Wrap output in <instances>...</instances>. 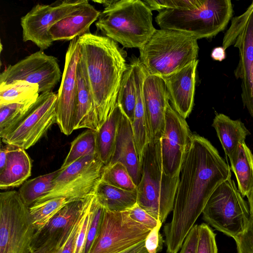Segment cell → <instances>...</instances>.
Listing matches in <instances>:
<instances>
[{
  "label": "cell",
  "instance_id": "cell-1",
  "mask_svg": "<svg viewBox=\"0 0 253 253\" xmlns=\"http://www.w3.org/2000/svg\"><path fill=\"white\" fill-rule=\"evenodd\" d=\"M170 222L164 233L167 253H177L211 195L231 177V168L206 138L193 134L182 164Z\"/></svg>",
  "mask_w": 253,
  "mask_h": 253
},
{
  "label": "cell",
  "instance_id": "cell-2",
  "mask_svg": "<svg viewBox=\"0 0 253 253\" xmlns=\"http://www.w3.org/2000/svg\"><path fill=\"white\" fill-rule=\"evenodd\" d=\"M78 42L100 127L117 104L127 65L123 51L108 37L88 32L79 37Z\"/></svg>",
  "mask_w": 253,
  "mask_h": 253
},
{
  "label": "cell",
  "instance_id": "cell-3",
  "mask_svg": "<svg viewBox=\"0 0 253 253\" xmlns=\"http://www.w3.org/2000/svg\"><path fill=\"white\" fill-rule=\"evenodd\" d=\"M139 160L142 177L137 186L136 204L163 223L173 210L180 176L171 177L165 172L160 139L149 142Z\"/></svg>",
  "mask_w": 253,
  "mask_h": 253
},
{
  "label": "cell",
  "instance_id": "cell-4",
  "mask_svg": "<svg viewBox=\"0 0 253 253\" xmlns=\"http://www.w3.org/2000/svg\"><path fill=\"white\" fill-rule=\"evenodd\" d=\"M152 11L140 0H113L95 26L105 37L127 48L139 49L156 31Z\"/></svg>",
  "mask_w": 253,
  "mask_h": 253
},
{
  "label": "cell",
  "instance_id": "cell-5",
  "mask_svg": "<svg viewBox=\"0 0 253 253\" xmlns=\"http://www.w3.org/2000/svg\"><path fill=\"white\" fill-rule=\"evenodd\" d=\"M197 40L181 31L156 29L139 49V59L148 75L166 77L197 59Z\"/></svg>",
  "mask_w": 253,
  "mask_h": 253
},
{
  "label": "cell",
  "instance_id": "cell-6",
  "mask_svg": "<svg viewBox=\"0 0 253 253\" xmlns=\"http://www.w3.org/2000/svg\"><path fill=\"white\" fill-rule=\"evenodd\" d=\"M233 12L230 0H199L190 9L161 11L155 21L161 29L188 33L198 40L212 38L223 31Z\"/></svg>",
  "mask_w": 253,
  "mask_h": 253
},
{
  "label": "cell",
  "instance_id": "cell-7",
  "mask_svg": "<svg viewBox=\"0 0 253 253\" xmlns=\"http://www.w3.org/2000/svg\"><path fill=\"white\" fill-rule=\"evenodd\" d=\"M202 213L209 224L233 239L246 230L253 219L249 205L231 177L213 191Z\"/></svg>",
  "mask_w": 253,
  "mask_h": 253
},
{
  "label": "cell",
  "instance_id": "cell-8",
  "mask_svg": "<svg viewBox=\"0 0 253 253\" xmlns=\"http://www.w3.org/2000/svg\"><path fill=\"white\" fill-rule=\"evenodd\" d=\"M36 229L18 191L0 193V253H32Z\"/></svg>",
  "mask_w": 253,
  "mask_h": 253
},
{
  "label": "cell",
  "instance_id": "cell-9",
  "mask_svg": "<svg viewBox=\"0 0 253 253\" xmlns=\"http://www.w3.org/2000/svg\"><path fill=\"white\" fill-rule=\"evenodd\" d=\"M57 99L52 91L41 93L17 123L0 133L2 142L24 150L34 145L56 123Z\"/></svg>",
  "mask_w": 253,
  "mask_h": 253
},
{
  "label": "cell",
  "instance_id": "cell-10",
  "mask_svg": "<svg viewBox=\"0 0 253 253\" xmlns=\"http://www.w3.org/2000/svg\"><path fill=\"white\" fill-rule=\"evenodd\" d=\"M151 230L132 219L128 211L105 209L89 253H120L146 239Z\"/></svg>",
  "mask_w": 253,
  "mask_h": 253
},
{
  "label": "cell",
  "instance_id": "cell-11",
  "mask_svg": "<svg viewBox=\"0 0 253 253\" xmlns=\"http://www.w3.org/2000/svg\"><path fill=\"white\" fill-rule=\"evenodd\" d=\"M87 3V0H65L37 4L21 18L23 41L33 42L41 50L48 48L53 42L49 35L51 27Z\"/></svg>",
  "mask_w": 253,
  "mask_h": 253
},
{
  "label": "cell",
  "instance_id": "cell-12",
  "mask_svg": "<svg viewBox=\"0 0 253 253\" xmlns=\"http://www.w3.org/2000/svg\"><path fill=\"white\" fill-rule=\"evenodd\" d=\"M61 76L57 58L40 50L6 67L0 73V86L24 81L38 84L39 93L51 92Z\"/></svg>",
  "mask_w": 253,
  "mask_h": 253
},
{
  "label": "cell",
  "instance_id": "cell-13",
  "mask_svg": "<svg viewBox=\"0 0 253 253\" xmlns=\"http://www.w3.org/2000/svg\"><path fill=\"white\" fill-rule=\"evenodd\" d=\"M192 135L185 119L169 102L160 142L162 166L169 176H180L182 164Z\"/></svg>",
  "mask_w": 253,
  "mask_h": 253
},
{
  "label": "cell",
  "instance_id": "cell-14",
  "mask_svg": "<svg viewBox=\"0 0 253 253\" xmlns=\"http://www.w3.org/2000/svg\"><path fill=\"white\" fill-rule=\"evenodd\" d=\"M233 45L239 49V60L234 74L241 80V97L247 95L251 66L253 63V1L241 15L234 17L224 34L222 47Z\"/></svg>",
  "mask_w": 253,
  "mask_h": 253
},
{
  "label": "cell",
  "instance_id": "cell-15",
  "mask_svg": "<svg viewBox=\"0 0 253 253\" xmlns=\"http://www.w3.org/2000/svg\"><path fill=\"white\" fill-rule=\"evenodd\" d=\"M79 37L70 42L56 102V124L66 135L74 130L77 93V68L80 56Z\"/></svg>",
  "mask_w": 253,
  "mask_h": 253
},
{
  "label": "cell",
  "instance_id": "cell-16",
  "mask_svg": "<svg viewBox=\"0 0 253 253\" xmlns=\"http://www.w3.org/2000/svg\"><path fill=\"white\" fill-rule=\"evenodd\" d=\"M94 195L69 203L43 228L37 231L32 243V253H48L61 246L67 239L77 219Z\"/></svg>",
  "mask_w": 253,
  "mask_h": 253
},
{
  "label": "cell",
  "instance_id": "cell-17",
  "mask_svg": "<svg viewBox=\"0 0 253 253\" xmlns=\"http://www.w3.org/2000/svg\"><path fill=\"white\" fill-rule=\"evenodd\" d=\"M199 60L169 76L162 77L172 108L185 119L191 113L194 100L196 74Z\"/></svg>",
  "mask_w": 253,
  "mask_h": 253
},
{
  "label": "cell",
  "instance_id": "cell-18",
  "mask_svg": "<svg viewBox=\"0 0 253 253\" xmlns=\"http://www.w3.org/2000/svg\"><path fill=\"white\" fill-rule=\"evenodd\" d=\"M145 106L152 140L162 136L169 98L165 81L161 77L147 73L143 85Z\"/></svg>",
  "mask_w": 253,
  "mask_h": 253
},
{
  "label": "cell",
  "instance_id": "cell-19",
  "mask_svg": "<svg viewBox=\"0 0 253 253\" xmlns=\"http://www.w3.org/2000/svg\"><path fill=\"white\" fill-rule=\"evenodd\" d=\"M116 162H120L126 166L137 186L142 177L140 162L131 123L124 113L120 121L113 154L108 165Z\"/></svg>",
  "mask_w": 253,
  "mask_h": 253
},
{
  "label": "cell",
  "instance_id": "cell-20",
  "mask_svg": "<svg viewBox=\"0 0 253 253\" xmlns=\"http://www.w3.org/2000/svg\"><path fill=\"white\" fill-rule=\"evenodd\" d=\"M99 128L96 109L89 87L83 60L80 56L77 68V93L74 130Z\"/></svg>",
  "mask_w": 253,
  "mask_h": 253
},
{
  "label": "cell",
  "instance_id": "cell-21",
  "mask_svg": "<svg viewBox=\"0 0 253 253\" xmlns=\"http://www.w3.org/2000/svg\"><path fill=\"white\" fill-rule=\"evenodd\" d=\"M100 13L88 2L53 25L49 35L53 42L71 41L88 33Z\"/></svg>",
  "mask_w": 253,
  "mask_h": 253
},
{
  "label": "cell",
  "instance_id": "cell-22",
  "mask_svg": "<svg viewBox=\"0 0 253 253\" xmlns=\"http://www.w3.org/2000/svg\"><path fill=\"white\" fill-rule=\"evenodd\" d=\"M130 64L134 72L137 91L134 116L131 126L136 150L140 157L144 147L152 140L143 94V85L147 73L139 58L131 59Z\"/></svg>",
  "mask_w": 253,
  "mask_h": 253
},
{
  "label": "cell",
  "instance_id": "cell-23",
  "mask_svg": "<svg viewBox=\"0 0 253 253\" xmlns=\"http://www.w3.org/2000/svg\"><path fill=\"white\" fill-rule=\"evenodd\" d=\"M104 167L100 160H97L84 173L64 185L51 190L36 203L58 197L81 198L94 194L101 181Z\"/></svg>",
  "mask_w": 253,
  "mask_h": 253
},
{
  "label": "cell",
  "instance_id": "cell-24",
  "mask_svg": "<svg viewBox=\"0 0 253 253\" xmlns=\"http://www.w3.org/2000/svg\"><path fill=\"white\" fill-rule=\"evenodd\" d=\"M8 147L6 164L0 171L1 189L18 187L31 175V161L25 150L14 145Z\"/></svg>",
  "mask_w": 253,
  "mask_h": 253
},
{
  "label": "cell",
  "instance_id": "cell-25",
  "mask_svg": "<svg viewBox=\"0 0 253 253\" xmlns=\"http://www.w3.org/2000/svg\"><path fill=\"white\" fill-rule=\"evenodd\" d=\"M212 126L227 156L229 158L239 144L245 142L250 134L244 124L239 120H233L223 114H217L213 120Z\"/></svg>",
  "mask_w": 253,
  "mask_h": 253
},
{
  "label": "cell",
  "instance_id": "cell-26",
  "mask_svg": "<svg viewBox=\"0 0 253 253\" xmlns=\"http://www.w3.org/2000/svg\"><path fill=\"white\" fill-rule=\"evenodd\" d=\"M123 114L121 107L117 103L111 114L96 131V153L105 166L109 164L113 156Z\"/></svg>",
  "mask_w": 253,
  "mask_h": 253
},
{
  "label": "cell",
  "instance_id": "cell-27",
  "mask_svg": "<svg viewBox=\"0 0 253 253\" xmlns=\"http://www.w3.org/2000/svg\"><path fill=\"white\" fill-rule=\"evenodd\" d=\"M229 159L238 189L243 197L247 196L253 185V155L245 142L239 144Z\"/></svg>",
  "mask_w": 253,
  "mask_h": 253
},
{
  "label": "cell",
  "instance_id": "cell-28",
  "mask_svg": "<svg viewBox=\"0 0 253 253\" xmlns=\"http://www.w3.org/2000/svg\"><path fill=\"white\" fill-rule=\"evenodd\" d=\"M94 195L98 203L106 210L121 212L128 211L137 202V192L129 191L106 184L101 180Z\"/></svg>",
  "mask_w": 253,
  "mask_h": 253
},
{
  "label": "cell",
  "instance_id": "cell-29",
  "mask_svg": "<svg viewBox=\"0 0 253 253\" xmlns=\"http://www.w3.org/2000/svg\"><path fill=\"white\" fill-rule=\"evenodd\" d=\"M82 198L58 197L35 203L29 210L36 231L43 228L66 205Z\"/></svg>",
  "mask_w": 253,
  "mask_h": 253
},
{
  "label": "cell",
  "instance_id": "cell-30",
  "mask_svg": "<svg viewBox=\"0 0 253 253\" xmlns=\"http://www.w3.org/2000/svg\"><path fill=\"white\" fill-rule=\"evenodd\" d=\"M60 169L24 182L18 191L25 204L30 207L53 188V182Z\"/></svg>",
  "mask_w": 253,
  "mask_h": 253
},
{
  "label": "cell",
  "instance_id": "cell-31",
  "mask_svg": "<svg viewBox=\"0 0 253 253\" xmlns=\"http://www.w3.org/2000/svg\"><path fill=\"white\" fill-rule=\"evenodd\" d=\"M137 100V91L131 64L127 65L121 83L117 103L132 123Z\"/></svg>",
  "mask_w": 253,
  "mask_h": 253
},
{
  "label": "cell",
  "instance_id": "cell-32",
  "mask_svg": "<svg viewBox=\"0 0 253 253\" xmlns=\"http://www.w3.org/2000/svg\"><path fill=\"white\" fill-rule=\"evenodd\" d=\"M96 131L88 129L79 134L71 143L69 152L61 169H64L83 157L96 154Z\"/></svg>",
  "mask_w": 253,
  "mask_h": 253
},
{
  "label": "cell",
  "instance_id": "cell-33",
  "mask_svg": "<svg viewBox=\"0 0 253 253\" xmlns=\"http://www.w3.org/2000/svg\"><path fill=\"white\" fill-rule=\"evenodd\" d=\"M39 96L37 84L16 81L0 86V105L23 102Z\"/></svg>",
  "mask_w": 253,
  "mask_h": 253
},
{
  "label": "cell",
  "instance_id": "cell-34",
  "mask_svg": "<svg viewBox=\"0 0 253 253\" xmlns=\"http://www.w3.org/2000/svg\"><path fill=\"white\" fill-rule=\"evenodd\" d=\"M101 180L109 185L129 191H135L137 189L127 169L120 162L105 166Z\"/></svg>",
  "mask_w": 253,
  "mask_h": 253
},
{
  "label": "cell",
  "instance_id": "cell-35",
  "mask_svg": "<svg viewBox=\"0 0 253 253\" xmlns=\"http://www.w3.org/2000/svg\"><path fill=\"white\" fill-rule=\"evenodd\" d=\"M38 97L23 102L0 105V133L17 123Z\"/></svg>",
  "mask_w": 253,
  "mask_h": 253
},
{
  "label": "cell",
  "instance_id": "cell-36",
  "mask_svg": "<svg viewBox=\"0 0 253 253\" xmlns=\"http://www.w3.org/2000/svg\"><path fill=\"white\" fill-rule=\"evenodd\" d=\"M98 159L97 154L89 155L80 158L64 169L60 168V172L53 180L52 189L64 185L82 174Z\"/></svg>",
  "mask_w": 253,
  "mask_h": 253
},
{
  "label": "cell",
  "instance_id": "cell-37",
  "mask_svg": "<svg viewBox=\"0 0 253 253\" xmlns=\"http://www.w3.org/2000/svg\"><path fill=\"white\" fill-rule=\"evenodd\" d=\"M144 4L151 10L190 9L197 5L199 0H145Z\"/></svg>",
  "mask_w": 253,
  "mask_h": 253
},
{
  "label": "cell",
  "instance_id": "cell-38",
  "mask_svg": "<svg viewBox=\"0 0 253 253\" xmlns=\"http://www.w3.org/2000/svg\"><path fill=\"white\" fill-rule=\"evenodd\" d=\"M215 236L208 224L202 223L199 225L197 253H217Z\"/></svg>",
  "mask_w": 253,
  "mask_h": 253
},
{
  "label": "cell",
  "instance_id": "cell-39",
  "mask_svg": "<svg viewBox=\"0 0 253 253\" xmlns=\"http://www.w3.org/2000/svg\"><path fill=\"white\" fill-rule=\"evenodd\" d=\"M95 196L87 207L82 225L76 239L73 253H84L88 231L90 226L95 208Z\"/></svg>",
  "mask_w": 253,
  "mask_h": 253
},
{
  "label": "cell",
  "instance_id": "cell-40",
  "mask_svg": "<svg viewBox=\"0 0 253 253\" xmlns=\"http://www.w3.org/2000/svg\"><path fill=\"white\" fill-rule=\"evenodd\" d=\"M104 210V207L98 203L95 197L94 213L88 231L84 253H89L93 246L99 231Z\"/></svg>",
  "mask_w": 253,
  "mask_h": 253
},
{
  "label": "cell",
  "instance_id": "cell-41",
  "mask_svg": "<svg viewBox=\"0 0 253 253\" xmlns=\"http://www.w3.org/2000/svg\"><path fill=\"white\" fill-rule=\"evenodd\" d=\"M94 195L87 204L84 210L75 221L69 235L65 242L59 247L55 249L48 253H73L76 239L80 228L82 225L86 210L92 200Z\"/></svg>",
  "mask_w": 253,
  "mask_h": 253
},
{
  "label": "cell",
  "instance_id": "cell-42",
  "mask_svg": "<svg viewBox=\"0 0 253 253\" xmlns=\"http://www.w3.org/2000/svg\"><path fill=\"white\" fill-rule=\"evenodd\" d=\"M130 217L150 230L155 228L159 224V220L148 213L136 204L128 210Z\"/></svg>",
  "mask_w": 253,
  "mask_h": 253
},
{
  "label": "cell",
  "instance_id": "cell-43",
  "mask_svg": "<svg viewBox=\"0 0 253 253\" xmlns=\"http://www.w3.org/2000/svg\"><path fill=\"white\" fill-rule=\"evenodd\" d=\"M234 239L238 253H253V218L246 230Z\"/></svg>",
  "mask_w": 253,
  "mask_h": 253
},
{
  "label": "cell",
  "instance_id": "cell-44",
  "mask_svg": "<svg viewBox=\"0 0 253 253\" xmlns=\"http://www.w3.org/2000/svg\"><path fill=\"white\" fill-rule=\"evenodd\" d=\"M162 223L160 222L158 225L151 230L145 240V245L148 253H158L160 252L163 248V237L160 233V230Z\"/></svg>",
  "mask_w": 253,
  "mask_h": 253
},
{
  "label": "cell",
  "instance_id": "cell-45",
  "mask_svg": "<svg viewBox=\"0 0 253 253\" xmlns=\"http://www.w3.org/2000/svg\"><path fill=\"white\" fill-rule=\"evenodd\" d=\"M199 225L195 224L186 236L179 253H197Z\"/></svg>",
  "mask_w": 253,
  "mask_h": 253
},
{
  "label": "cell",
  "instance_id": "cell-46",
  "mask_svg": "<svg viewBox=\"0 0 253 253\" xmlns=\"http://www.w3.org/2000/svg\"><path fill=\"white\" fill-rule=\"evenodd\" d=\"M242 100L244 106L253 117V63L250 70L248 91L246 96Z\"/></svg>",
  "mask_w": 253,
  "mask_h": 253
},
{
  "label": "cell",
  "instance_id": "cell-47",
  "mask_svg": "<svg viewBox=\"0 0 253 253\" xmlns=\"http://www.w3.org/2000/svg\"><path fill=\"white\" fill-rule=\"evenodd\" d=\"M120 253H148L145 245V240Z\"/></svg>",
  "mask_w": 253,
  "mask_h": 253
},
{
  "label": "cell",
  "instance_id": "cell-48",
  "mask_svg": "<svg viewBox=\"0 0 253 253\" xmlns=\"http://www.w3.org/2000/svg\"><path fill=\"white\" fill-rule=\"evenodd\" d=\"M211 57L214 60L221 61L225 58V50L222 46L215 47L211 52Z\"/></svg>",
  "mask_w": 253,
  "mask_h": 253
},
{
  "label": "cell",
  "instance_id": "cell-49",
  "mask_svg": "<svg viewBox=\"0 0 253 253\" xmlns=\"http://www.w3.org/2000/svg\"><path fill=\"white\" fill-rule=\"evenodd\" d=\"M8 149V147L7 144H6L4 146L1 145L0 150V171H1L5 167Z\"/></svg>",
  "mask_w": 253,
  "mask_h": 253
},
{
  "label": "cell",
  "instance_id": "cell-50",
  "mask_svg": "<svg viewBox=\"0 0 253 253\" xmlns=\"http://www.w3.org/2000/svg\"><path fill=\"white\" fill-rule=\"evenodd\" d=\"M247 197L248 200L251 216L253 218V185Z\"/></svg>",
  "mask_w": 253,
  "mask_h": 253
}]
</instances>
